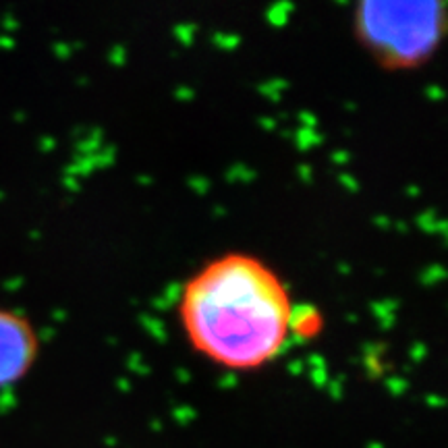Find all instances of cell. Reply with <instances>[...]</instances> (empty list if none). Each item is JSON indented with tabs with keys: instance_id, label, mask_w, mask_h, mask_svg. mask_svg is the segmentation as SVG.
<instances>
[{
	"instance_id": "3957f363",
	"label": "cell",
	"mask_w": 448,
	"mask_h": 448,
	"mask_svg": "<svg viewBox=\"0 0 448 448\" xmlns=\"http://www.w3.org/2000/svg\"><path fill=\"white\" fill-rule=\"evenodd\" d=\"M40 336L27 316L0 307V388L21 382L35 365Z\"/></svg>"
},
{
	"instance_id": "7a4b0ae2",
	"label": "cell",
	"mask_w": 448,
	"mask_h": 448,
	"mask_svg": "<svg viewBox=\"0 0 448 448\" xmlns=\"http://www.w3.org/2000/svg\"><path fill=\"white\" fill-rule=\"evenodd\" d=\"M447 29L442 0H365L353 12L357 42L386 71H413L430 62Z\"/></svg>"
},
{
	"instance_id": "277c9868",
	"label": "cell",
	"mask_w": 448,
	"mask_h": 448,
	"mask_svg": "<svg viewBox=\"0 0 448 448\" xmlns=\"http://www.w3.org/2000/svg\"><path fill=\"white\" fill-rule=\"evenodd\" d=\"M322 326V316L316 309H303V311H295L293 313V322H291V334H299L303 338H311L318 334Z\"/></svg>"
},
{
	"instance_id": "6da1fadb",
	"label": "cell",
	"mask_w": 448,
	"mask_h": 448,
	"mask_svg": "<svg viewBox=\"0 0 448 448\" xmlns=\"http://www.w3.org/2000/svg\"><path fill=\"white\" fill-rule=\"evenodd\" d=\"M293 313L282 278L259 257L239 251L204 264L179 299L189 345L232 372H253L274 361L291 336Z\"/></svg>"
}]
</instances>
